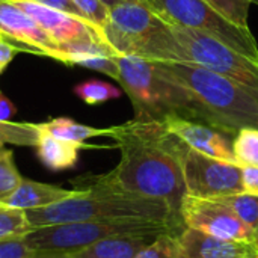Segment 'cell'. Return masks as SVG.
I'll use <instances>...</instances> for the list:
<instances>
[{
	"instance_id": "20",
	"label": "cell",
	"mask_w": 258,
	"mask_h": 258,
	"mask_svg": "<svg viewBox=\"0 0 258 258\" xmlns=\"http://www.w3.org/2000/svg\"><path fill=\"white\" fill-rule=\"evenodd\" d=\"M39 135L41 128L38 124L0 119V147L5 144L18 147H36Z\"/></svg>"
},
{
	"instance_id": "32",
	"label": "cell",
	"mask_w": 258,
	"mask_h": 258,
	"mask_svg": "<svg viewBox=\"0 0 258 258\" xmlns=\"http://www.w3.org/2000/svg\"><path fill=\"white\" fill-rule=\"evenodd\" d=\"M243 192L258 197V166H242Z\"/></svg>"
},
{
	"instance_id": "28",
	"label": "cell",
	"mask_w": 258,
	"mask_h": 258,
	"mask_svg": "<svg viewBox=\"0 0 258 258\" xmlns=\"http://www.w3.org/2000/svg\"><path fill=\"white\" fill-rule=\"evenodd\" d=\"M73 2L83 12L86 20L92 23L103 33V27L109 20V8L100 0H73Z\"/></svg>"
},
{
	"instance_id": "17",
	"label": "cell",
	"mask_w": 258,
	"mask_h": 258,
	"mask_svg": "<svg viewBox=\"0 0 258 258\" xmlns=\"http://www.w3.org/2000/svg\"><path fill=\"white\" fill-rule=\"evenodd\" d=\"M154 239V236H112L65 254L68 258H135Z\"/></svg>"
},
{
	"instance_id": "27",
	"label": "cell",
	"mask_w": 258,
	"mask_h": 258,
	"mask_svg": "<svg viewBox=\"0 0 258 258\" xmlns=\"http://www.w3.org/2000/svg\"><path fill=\"white\" fill-rule=\"evenodd\" d=\"M225 18L240 27H248V15L251 0H204Z\"/></svg>"
},
{
	"instance_id": "23",
	"label": "cell",
	"mask_w": 258,
	"mask_h": 258,
	"mask_svg": "<svg viewBox=\"0 0 258 258\" xmlns=\"http://www.w3.org/2000/svg\"><path fill=\"white\" fill-rule=\"evenodd\" d=\"M135 258H190L178 234L163 233L157 236L147 248H144Z\"/></svg>"
},
{
	"instance_id": "34",
	"label": "cell",
	"mask_w": 258,
	"mask_h": 258,
	"mask_svg": "<svg viewBox=\"0 0 258 258\" xmlns=\"http://www.w3.org/2000/svg\"><path fill=\"white\" fill-rule=\"evenodd\" d=\"M29 258H68L65 252L57 251H33V254Z\"/></svg>"
},
{
	"instance_id": "16",
	"label": "cell",
	"mask_w": 258,
	"mask_h": 258,
	"mask_svg": "<svg viewBox=\"0 0 258 258\" xmlns=\"http://www.w3.org/2000/svg\"><path fill=\"white\" fill-rule=\"evenodd\" d=\"M85 148H98V147L88 145L85 142L82 144V142L63 141L50 135L48 132L41 130L36 144V156L45 168L51 171H65L76 166L79 160V154Z\"/></svg>"
},
{
	"instance_id": "29",
	"label": "cell",
	"mask_w": 258,
	"mask_h": 258,
	"mask_svg": "<svg viewBox=\"0 0 258 258\" xmlns=\"http://www.w3.org/2000/svg\"><path fill=\"white\" fill-rule=\"evenodd\" d=\"M33 254L24 239H9L0 242V258H29Z\"/></svg>"
},
{
	"instance_id": "33",
	"label": "cell",
	"mask_w": 258,
	"mask_h": 258,
	"mask_svg": "<svg viewBox=\"0 0 258 258\" xmlns=\"http://www.w3.org/2000/svg\"><path fill=\"white\" fill-rule=\"evenodd\" d=\"M17 113V107L15 104L2 94L0 91V119L2 121H9L14 115Z\"/></svg>"
},
{
	"instance_id": "30",
	"label": "cell",
	"mask_w": 258,
	"mask_h": 258,
	"mask_svg": "<svg viewBox=\"0 0 258 258\" xmlns=\"http://www.w3.org/2000/svg\"><path fill=\"white\" fill-rule=\"evenodd\" d=\"M21 51H27V53H38L33 48H24V47H18L14 45L11 42H8L6 39L0 41V74L8 68V65L14 60V57L21 53Z\"/></svg>"
},
{
	"instance_id": "1",
	"label": "cell",
	"mask_w": 258,
	"mask_h": 258,
	"mask_svg": "<svg viewBox=\"0 0 258 258\" xmlns=\"http://www.w3.org/2000/svg\"><path fill=\"white\" fill-rule=\"evenodd\" d=\"M109 138L116 142L121 159L110 172L91 178L88 184L160 201L181 221L180 210L187 195L181 162L186 144L163 121L132 119L110 127Z\"/></svg>"
},
{
	"instance_id": "7",
	"label": "cell",
	"mask_w": 258,
	"mask_h": 258,
	"mask_svg": "<svg viewBox=\"0 0 258 258\" xmlns=\"http://www.w3.org/2000/svg\"><path fill=\"white\" fill-rule=\"evenodd\" d=\"M147 3L168 26L210 35L258 60V44L249 27L234 24L204 0H147Z\"/></svg>"
},
{
	"instance_id": "13",
	"label": "cell",
	"mask_w": 258,
	"mask_h": 258,
	"mask_svg": "<svg viewBox=\"0 0 258 258\" xmlns=\"http://www.w3.org/2000/svg\"><path fill=\"white\" fill-rule=\"evenodd\" d=\"M0 32L11 39L38 51V54L51 56L59 47L42 30V27L11 0H0Z\"/></svg>"
},
{
	"instance_id": "35",
	"label": "cell",
	"mask_w": 258,
	"mask_h": 258,
	"mask_svg": "<svg viewBox=\"0 0 258 258\" xmlns=\"http://www.w3.org/2000/svg\"><path fill=\"white\" fill-rule=\"evenodd\" d=\"M101 3H104L107 8H113L116 5H122V3H147V0H100Z\"/></svg>"
},
{
	"instance_id": "9",
	"label": "cell",
	"mask_w": 258,
	"mask_h": 258,
	"mask_svg": "<svg viewBox=\"0 0 258 258\" xmlns=\"http://www.w3.org/2000/svg\"><path fill=\"white\" fill-rule=\"evenodd\" d=\"M165 26L166 23L148 3H122L109 8L103 35L118 56H136L141 47Z\"/></svg>"
},
{
	"instance_id": "21",
	"label": "cell",
	"mask_w": 258,
	"mask_h": 258,
	"mask_svg": "<svg viewBox=\"0 0 258 258\" xmlns=\"http://www.w3.org/2000/svg\"><path fill=\"white\" fill-rule=\"evenodd\" d=\"M74 94L85 101L86 104L97 106L101 103H106L109 100H115L121 97V89H118L115 85H110L104 80L98 79H89L74 86Z\"/></svg>"
},
{
	"instance_id": "14",
	"label": "cell",
	"mask_w": 258,
	"mask_h": 258,
	"mask_svg": "<svg viewBox=\"0 0 258 258\" xmlns=\"http://www.w3.org/2000/svg\"><path fill=\"white\" fill-rule=\"evenodd\" d=\"M178 237L190 258H258V249L251 242L225 240L187 227Z\"/></svg>"
},
{
	"instance_id": "24",
	"label": "cell",
	"mask_w": 258,
	"mask_h": 258,
	"mask_svg": "<svg viewBox=\"0 0 258 258\" xmlns=\"http://www.w3.org/2000/svg\"><path fill=\"white\" fill-rule=\"evenodd\" d=\"M233 153L237 165L258 166V128H242L233 138Z\"/></svg>"
},
{
	"instance_id": "4",
	"label": "cell",
	"mask_w": 258,
	"mask_h": 258,
	"mask_svg": "<svg viewBox=\"0 0 258 258\" xmlns=\"http://www.w3.org/2000/svg\"><path fill=\"white\" fill-rule=\"evenodd\" d=\"M26 216L33 228L70 222L130 219L160 221L184 227L183 222L172 215L169 207L160 201L112 192L89 184H86L85 189H77L74 195L63 201L41 209L26 210Z\"/></svg>"
},
{
	"instance_id": "2",
	"label": "cell",
	"mask_w": 258,
	"mask_h": 258,
	"mask_svg": "<svg viewBox=\"0 0 258 258\" xmlns=\"http://www.w3.org/2000/svg\"><path fill=\"white\" fill-rule=\"evenodd\" d=\"M153 62L160 76L189 92L197 121L231 136L242 128H258V91L198 65Z\"/></svg>"
},
{
	"instance_id": "11",
	"label": "cell",
	"mask_w": 258,
	"mask_h": 258,
	"mask_svg": "<svg viewBox=\"0 0 258 258\" xmlns=\"http://www.w3.org/2000/svg\"><path fill=\"white\" fill-rule=\"evenodd\" d=\"M11 2L15 6H18L21 11L29 14L59 48L88 39L104 41L101 32L88 21L56 11L35 0H11Z\"/></svg>"
},
{
	"instance_id": "6",
	"label": "cell",
	"mask_w": 258,
	"mask_h": 258,
	"mask_svg": "<svg viewBox=\"0 0 258 258\" xmlns=\"http://www.w3.org/2000/svg\"><path fill=\"white\" fill-rule=\"evenodd\" d=\"M184 227L169 222L130 219V221H91L45 225L33 228L24 236L26 245L33 251L70 252L86 248L112 236H160L163 233L180 234Z\"/></svg>"
},
{
	"instance_id": "26",
	"label": "cell",
	"mask_w": 258,
	"mask_h": 258,
	"mask_svg": "<svg viewBox=\"0 0 258 258\" xmlns=\"http://www.w3.org/2000/svg\"><path fill=\"white\" fill-rule=\"evenodd\" d=\"M21 180L23 177L15 166L12 151L0 147V201L15 190Z\"/></svg>"
},
{
	"instance_id": "37",
	"label": "cell",
	"mask_w": 258,
	"mask_h": 258,
	"mask_svg": "<svg viewBox=\"0 0 258 258\" xmlns=\"http://www.w3.org/2000/svg\"><path fill=\"white\" fill-rule=\"evenodd\" d=\"M2 39H8V36H6V35H3V33L0 32V41H2Z\"/></svg>"
},
{
	"instance_id": "25",
	"label": "cell",
	"mask_w": 258,
	"mask_h": 258,
	"mask_svg": "<svg viewBox=\"0 0 258 258\" xmlns=\"http://www.w3.org/2000/svg\"><path fill=\"white\" fill-rule=\"evenodd\" d=\"M224 201L248 227H251L254 231L258 228V197L251 195L246 192L228 195L224 198H219Z\"/></svg>"
},
{
	"instance_id": "5",
	"label": "cell",
	"mask_w": 258,
	"mask_h": 258,
	"mask_svg": "<svg viewBox=\"0 0 258 258\" xmlns=\"http://www.w3.org/2000/svg\"><path fill=\"white\" fill-rule=\"evenodd\" d=\"M118 79L128 95L138 121H165L180 116L197 121V109L189 92L160 76L150 59L125 54L118 56Z\"/></svg>"
},
{
	"instance_id": "18",
	"label": "cell",
	"mask_w": 258,
	"mask_h": 258,
	"mask_svg": "<svg viewBox=\"0 0 258 258\" xmlns=\"http://www.w3.org/2000/svg\"><path fill=\"white\" fill-rule=\"evenodd\" d=\"M41 130L48 132L50 135L63 139V141H73V142H85L91 138L98 136H110V127L109 128H95L85 124H79L71 118H54L47 122L39 124Z\"/></svg>"
},
{
	"instance_id": "15",
	"label": "cell",
	"mask_w": 258,
	"mask_h": 258,
	"mask_svg": "<svg viewBox=\"0 0 258 258\" xmlns=\"http://www.w3.org/2000/svg\"><path fill=\"white\" fill-rule=\"evenodd\" d=\"M77 189H62L57 186L51 184H44L32 180L23 178L18 187L3 198L0 204L11 207V209H18V210H33V209H41L59 201H63L65 198L71 197L76 194Z\"/></svg>"
},
{
	"instance_id": "10",
	"label": "cell",
	"mask_w": 258,
	"mask_h": 258,
	"mask_svg": "<svg viewBox=\"0 0 258 258\" xmlns=\"http://www.w3.org/2000/svg\"><path fill=\"white\" fill-rule=\"evenodd\" d=\"M180 218L184 227L213 237L251 243L255 240V231L219 198H197L186 195L181 204Z\"/></svg>"
},
{
	"instance_id": "36",
	"label": "cell",
	"mask_w": 258,
	"mask_h": 258,
	"mask_svg": "<svg viewBox=\"0 0 258 258\" xmlns=\"http://www.w3.org/2000/svg\"><path fill=\"white\" fill-rule=\"evenodd\" d=\"M254 245H255V248L258 249V228H257V231H255V240H254Z\"/></svg>"
},
{
	"instance_id": "12",
	"label": "cell",
	"mask_w": 258,
	"mask_h": 258,
	"mask_svg": "<svg viewBox=\"0 0 258 258\" xmlns=\"http://www.w3.org/2000/svg\"><path fill=\"white\" fill-rule=\"evenodd\" d=\"M163 122L166 128L181 142H184L189 148L209 157L237 165L233 153L234 136L224 133L215 127H210L204 122L180 116H171Z\"/></svg>"
},
{
	"instance_id": "19",
	"label": "cell",
	"mask_w": 258,
	"mask_h": 258,
	"mask_svg": "<svg viewBox=\"0 0 258 258\" xmlns=\"http://www.w3.org/2000/svg\"><path fill=\"white\" fill-rule=\"evenodd\" d=\"M50 57L54 60H59L62 63H67V65H80V67H85L89 70L104 73L115 80L118 79V73H119L118 56L89 54V53H65V51L56 50Z\"/></svg>"
},
{
	"instance_id": "3",
	"label": "cell",
	"mask_w": 258,
	"mask_h": 258,
	"mask_svg": "<svg viewBox=\"0 0 258 258\" xmlns=\"http://www.w3.org/2000/svg\"><path fill=\"white\" fill-rule=\"evenodd\" d=\"M156 62H184L203 67L258 91V60L210 35L178 26L156 32L136 54Z\"/></svg>"
},
{
	"instance_id": "31",
	"label": "cell",
	"mask_w": 258,
	"mask_h": 258,
	"mask_svg": "<svg viewBox=\"0 0 258 258\" xmlns=\"http://www.w3.org/2000/svg\"><path fill=\"white\" fill-rule=\"evenodd\" d=\"M35 2L42 3V5H45V6H48V8L56 9V11L70 14V15H73V17H76V18H80V20H83V21H88L86 17L83 15V12L74 5L73 0H35ZM88 23H89V21H88ZM91 24H92V23H91ZM101 35H103V33H101Z\"/></svg>"
},
{
	"instance_id": "38",
	"label": "cell",
	"mask_w": 258,
	"mask_h": 258,
	"mask_svg": "<svg viewBox=\"0 0 258 258\" xmlns=\"http://www.w3.org/2000/svg\"><path fill=\"white\" fill-rule=\"evenodd\" d=\"M251 3H255V5H258V0H251Z\"/></svg>"
},
{
	"instance_id": "22",
	"label": "cell",
	"mask_w": 258,
	"mask_h": 258,
	"mask_svg": "<svg viewBox=\"0 0 258 258\" xmlns=\"http://www.w3.org/2000/svg\"><path fill=\"white\" fill-rule=\"evenodd\" d=\"M33 230L26 212L0 204V242L9 239H23Z\"/></svg>"
},
{
	"instance_id": "8",
	"label": "cell",
	"mask_w": 258,
	"mask_h": 258,
	"mask_svg": "<svg viewBox=\"0 0 258 258\" xmlns=\"http://www.w3.org/2000/svg\"><path fill=\"white\" fill-rule=\"evenodd\" d=\"M183 174L187 195L197 198H224L243 192L242 166L201 154L184 145Z\"/></svg>"
}]
</instances>
